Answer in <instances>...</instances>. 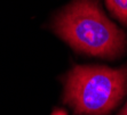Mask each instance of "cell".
Segmentation results:
<instances>
[{"label": "cell", "mask_w": 127, "mask_h": 115, "mask_svg": "<svg viewBox=\"0 0 127 115\" xmlns=\"http://www.w3.org/2000/svg\"><path fill=\"white\" fill-rule=\"evenodd\" d=\"M52 29L74 50L115 59L127 48V36L104 14L100 0H74L54 17Z\"/></svg>", "instance_id": "6da1fadb"}, {"label": "cell", "mask_w": 127, "mask_h": 115, "mask_svg": "<svg viewBox=\"0 0 127 115\" xmlns=\"http://www.w3.org/2000/svg\"><path fill=\"white\" fill-rule=\"evenodd\" d=\"M127 94V65L74 66L64 79V97L77 115H106Z\"/></svg>", "instance_id": "7a4b0ae2"}, {"label": "cell", "mask_w": 127, "mask_h": 115, "mask_svg": "<svg viewBox=\"0 0 127 115\" xmlns=\"http://www.w3.org/2000/svg\"><path fill=\"white\" fill-rule=\"evenodd\" d=\"M105 3L113 17L127 26V0H105Z\"/></svg>", "instance_id": "3957f363"}, {"label": "cell", "mask_w": 127, "mask_h": 115, "mask_svg": "<svg viewBox=\"0 0 127 115\" xmlns=\"http://www.w3.org/2000/svg\"><path fill=\"white\" fill-rule=\"evenodd\" d=\"M52 115H68V114H66V112L63 111V109H55Z\"/></svg>", "instance_id": "277c9868"}, {"label": "cell", "mask_w": 127, "mask_h": 115, "mask_svg": "<svg viewBox=\"0 0 127 115\" xmlns=\"http://www.w3.org/2000/svg\"><path fill=\"white\" fill-rule=\"evenodd\" d=\"M118 115H127V104L125 105V107L120 111V113H119Z\"/></svg>", "instance_id": "5b68a950"}]
</instances>
